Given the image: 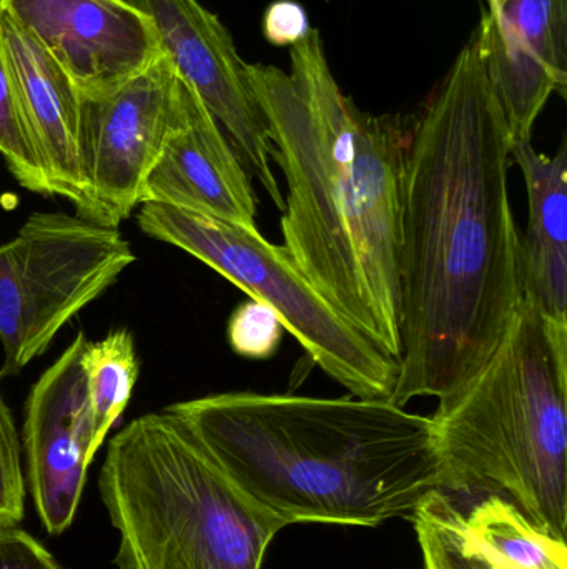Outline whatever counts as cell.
<instances>
[{
  "instance_id": "obj_1",
  "label": "cell",
  "mask_w": 567,
  "mask_h": 569,
  "mask_svg": "<svg viewBox=\"0 0 567 569\" xmlns=\"http://www.w3.org/2000/svg\"><path fill=\"white\" fill-rule=\"evenodd\" d=\"M513 137L475 33L416 116L399 253L398 377L389 401L448 397L492 357L523 301L509 200Z\"/></svg>"
},
{
  "instance_id": "obj_2",
  "label": "cell",
  "mask_w": 567,
  "mask_h": 569,
  "mask_svg": "<svg viewBox=\"0 0 567 569\" xmlns=\"http://www.w3.org/2000/svg\"><path fill=\"white\" fill-rule=\"evenodd\" d=\"M272 160L288 187L283 249L363 337L399 361V253L416 116L363 112L340 89L318 29L290 47V72L246 63Z\"/></svg>"
},
{
  "instance_id": "obj_3",
  "label": "cell",
  "mask_w": 567,
  "mask_h": 569,
  "mask_svg": "<svg viewBox=\"0 0 567 569\" xmlns=\"http://www.w3.org/2000/svg\"><path fill=\"white\" fill-rule=\"evenodd\" d=\"M165 410L285 527H379L439 488L432 418L382 398L229 391Z\"/></svg>"
},
{
  "instance_id": "obj_4",
  "label": "cell",
  "mask_w": 567,
  "mask_h": 569,
  "mask_svg": "<svg viewBox=\"0 0 567 569\" xmlns=\"http://www.w3.org/2000/svg\"><path fill=\"white\" fill-rule=\"evenodd\" d=\"M567 328L523 297L485 365L433 415L438 490L502 497L566 540Z\"/></svg>"
},
{
  "instance_id": "obj_5",
  "label": "cell",
  "mask_w": 567,
  "mask_h": 569,
  "mask_svg": "<svg viewBox=\"0 0 567 569\" xmlns=\"http://www.w3.org/2000/svg\"><path fill=\"white\" fill-rule=\"evenodd\" d=\"M99 490L119 533V569H263L285 528L166 410L110 440Z\"/></svg>"
},
{
  "instance_id": "obj_6",
  "label": "cell",
  "mask_w": 567,
  "mask_h": 569,
  "mask_svg": "<svg viewBox=\"0 0 567 569\" xmlns=\"http://www.w3.org/2000/svg\"><path fill=\"white\" fill-rule=\"evenodd\" d=\"M136 223L145 236L190 253L272 308L313 363L352 397L392 398L398 361L335 311L283 246L270 243L256 227L162 203H142Z\"/></svg>"
},
{
  "instance_id": "obj_7",
  "label": "cell",
  "mask_w": 567,
  "mask_h": 569,
  "mask_svg": "<svg viewBox=\"0 0 567 569\" xmlns=\"http://www.w3.org/2000/svg\"><path fill=\"white\" fill-rule=\"evenodd\" d=\"M135 262L115 227L33 213L0 246L2 375L22 370Z\"/></svg>"
},
{
  "instance_id": "obj_8",
  "label": "cell",
  "mask_w": 567,
  "mask_h": 569,
  "mask_svg": "<svg viewBox=\"0 0 567 569\" xmlns=\"http://www.w3.org/2000/svg\"><path fill=\"white\" fill-rule=\"evenodd\" d=\"M180 100L182 79L165 52L117 86L82 96L80 217L119 229L132 216L175 126Z\"/></svg>"
},
{
  "instance_id": "obj_9",
  "label": "cell",
  "mask_w": 567,
  "mask_h": 569,
  "mask_svg": "<svg viewBox=\"0 0 567 569\" xmlns=\"http://www.w3.org/2000/svg\"><path fill=\"white\" fill-rule=\"evenodd\" d=\"M150 17L163 52L186 86L195 90L229 137L240 160L262 182L276 209L285 197L272 169L273 147L240 57L222 20L199 0H129Z\"/></svg>"
},
{
  "instance_id": "obj_10",
  "label": "cell",
  "mask_w": 567,
  "mask_h": 569,
  "mask_svg": "<svg viewBox=\"0 0 567 569\" xmlns=\"http://www.w3.org/2000/svg\"><path fill=\"white\" fill-rule=\"evenodd\" d=\"M89 345L79 331L27 400L22 438L30 495L50 535L63 533L72 525L95 458L87 397Z\"/></svg>"
},
{
  "instance_id": "obj_11",
  "label": "cell",
  "mask_w": 567,
  "mask_h": 569,
  "mask_svg": "<svg viewBox=\"0 0 567 569\" xmlns=\"http://www.w3.org/2000/svg\"><path fill=\"white\" fill-rule=\"evenodd\" d=\"M0 7L82 96L117 86L163 52L152 20L129 0H0Z\"/></svg>"
},
{
  "instance_id": "obj_12",
  "label": "cell",
  "mask_w": 567,
  "mask_h": 569,
  "mask_svg": "<svg viewBox=\"0 0 567 569\" xmlns=\"http://www.w3.org/2000/svg\"><path fill=\"white\" fill-rule=\"evenodd\" d=\"M425 569H567L566 540L502 497L429 493L412 517Z\"/></svg>"
},
{
  "instance_id": "obj_13",
  "label": "cell",
  "mask_w": 567,
  "mask_h": 569,
  "mask_svg": "<svg viewBox=\"0 0 567 569\" xmlns=\"http://www.w3.org/2000/svg\"><path fill=\"white\" fill-rule=\"evenodd\" d=\"M142 203H162L256 227L259 202L252 173L205 103L183 80L179 117L143 183Z\"/></svg>"
},
{
  "instance_id": "obj_14",
  "label": "cell",
  "mask_w": 567,
  "mask_h": 569,
  "mask_svg": "<svg viewBox=\"0 0 567 569\" xmlns=\"http://www.w3.org/2000/svg\"><path fill=\"white\" fill-rule=\"evenodd\" d=\"M0 42L52 196L70 200L80 212L85 202L79 150L82 93L65 70L2 7Z\"/></svg>"
},
{
  "instance_id": "obj_15",
  "label": "cell",
  "mask_w": 567,
  "mask_h": 569,
  "mask_svg": "<svg viewBox=\"0 0 567 569\" xmlns=\"http://www.w3.org/2000/svg\"><path fill=\"white\" fill-rule=\"evenodd\" d=\"M512 162L528 193V229L522 237L523 297L549 325L567 328V149L546 156L531 140H515Z\"/></svg>"
},
{
  "instance_id": "obj_16",
  "label": "cell",
  "mask_w": 567,
  "mask_h": 569,
  "mask_svg": "<svg viewBox=\"0 0 567 569\" xmlns=\"http://www.w3.org/2000/svg\"><path fill=\"white\" fill-rule=\"evenodd\" d=\"M479 59L515 140H531L536 120L553 92L563 93L545 63L513 32L493 6L475 30Z\"/></svg>"
},
{
  "instance_id": "obj_17",
  "label": "cell",
  "mask_w": 567,
  "mask_h": 569,
  "mask_svg": "<svg viewBox=\"0 0 567 569\" xmlns=\"http://www.w3.org/2000/svg\"><path fill=\"white\" fill-rule=\"evenodd\" d=\"M87 397L92 418V451L97 455L107 435L125 411L139 377L135 343L125 328L90 341L85 358Z\"/></svg>"
},
{
  "instance_id": "obj_18",
  "label": "cell",
  "mask_w": 567,
  "mask_h": 569,
  "mask_svg": "<svg viewBox=\"0 0 567 569\" xmlns=\"http://www.w3.org/2000/svg\"><path fill=\"white\" fill-rule=\"evenodd\" d=\"M513 32L555 76L567 83V0H488Z\"/></svg>"
},
{
  "instance_id": "obj_19",
  "label": "cell",
  "mask_w": 567,
  "mask_h": 569,
  "mask_svg": "<svg viewBox=\"0 0 567 569\" xmlns=\"http://www.w3.org/2000/svg\"><path fill=\"white\" fill-rule=\"evenodd\" d=\"M0 156L23 189L52 196L45 167L33 142L16 82L0 42Z\"/></svg>"
},
{
  "instance_id": "obj_20",
  "label": "cell",
  "mask_w": 567,
  "mask_h": 569,
  "mask_svg": "<svg viewBox=\"0 0 567 569\" xmlns=\"http://www.w3.org/2000/svg\"><path fill=\"white\" fill-rule=\"evenodd\" d=\"M283 328L279 315L250 298L239 305L229 320V343L236 355L250 360L272 358L282 343Z\"/></svg>"
},
{
  "instance_id": "obj_21",
  "label": "cell",
  "mask_w": 567,
  "mask_h": 569,
  "mask_svg": "<svg viewBox=\"0 0 567 569\" xmlns=\"http://www.w3.org/2000/svg\"><path fill=\"white\" fill-rule=\"evenodd\" d=\"M20 451L12 413L0 395V531L19 527L23 518L26 478Z\"/></svg>"
},
{
  "instance_id": "obj_22",
  "label": "cell",
  "mask_w": 567,
  "mask_h": 569,
  "mask_svg": "<svg viewBox=\"0 0 567 569\" xmlns=\"http://www.w3.org/2000/svg\"><path fill=\"white\" fill-rule=\"evenodd\" d=\"M262 30L272 46L293 47L308 36L312 26L302 3L275 0L263 13Z\"/></svg>"
},
{
  "instance_id": "obj_23",
  "label": "cell",
  "mask_w": 567,
  "mask_h": 569,
  "mask_svg": "<svg viewBox=\"0 0 567 569\" xmlns=\"http://www.w3.org/2000/svg\"><path fill=\"white\" fill-rule=\"evenodd\" d=\"M0 569H65L22 528L0 531Z\"/></svg>"
}]
</instances>
